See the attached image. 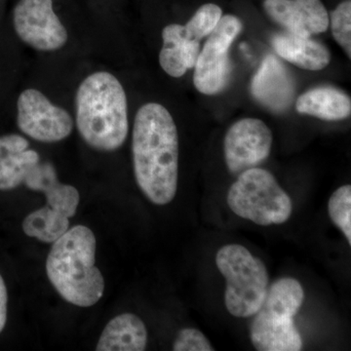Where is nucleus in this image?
<instances>
[{
	"instance_id": "obj_2",
	"label": "nucleus",
	"mask_w": 351,
	"mask_h": 351,
	"mask_svg": "<svg viewBox=\"0 0 351 351\" xmlns=\"http://www.w3.org/2000/svg\"><path fill=\"white\" fill-rule=\"evenodd\" d=\"M97 241L85 226H75L53 244L46 262L51 284L64 301L93 306L105 292V279L96 267Z\"/></svg>"
},
{
	"instance_id": "obj_1",
	"label": "nucleus",
	"mask_w": 351,
	"mask_h": 351,
	"mask_svg": "<svg viewBox=\"0 0 351 351\" xmlns=\"http://www.w3.org/2000/svg\"><path fill=\"white\" fill-rule=\"evenodd\" d=\"M132 152L138 188L154 204L170 203L178 189L179 137L172 115L160 104L138 110Z\"/></svg>"
},
{
	"instance_id": "obj_15",
	"label": "nucleus",
	"mask_w": 351,
	"mask_h": 351,
	"mask_svg": "<svg viewBox=\"0 0 351 351\" xmlns=\"http://www.w3.org/2000/svg\"><path fill=\"white\" fill-rule=\"evenodd\" d=\"M272 46L279 56L306 71H321L331 62V53L326 46L311 38L287 32L274 36Z\"/></svg>"
},
{
	"instance_id": "obj_21",
	"label": "nucleus",
	"mask_w": 351,
	"mask_h": 351,
	"mask_svg": "<svg viewBox=\"0 0 351 351\" xmlns=\"http://www.w3.org/2000/svg\"><path fill=\"white\" fill-rule=\"evenodd\" d=\"M331 29L334 38L351 57V1L345 0L331 14Z\"/></svg>"
},
{
	"instance_id": "obj_16",
	"label": "nucleus",
	"mask_w": 351,
	"mask_h": 351,
	"mask_svg": "<svg viewBox=\"0 0 351 351\" xmlns=\"http://www.w3.org/2000/svg\"><path fill=\"white\" fill-rule=\"evenodd\" d=\"M145 323L135 314L123 313L108 323L101 332L98 351H143L147 348Z\"/></svg>"
},
{
	"instance_id": "obj_6",
	"label": "nucleus",
	"mask_w": 351,
	"mask_h": 351,
	"mask_svg": "<svg viewBox=\"0 0 351 351\" xmlns=\"http://www.w3.org/2000/svg\"><path fill=\"white\" fill-rule=\"evenodd\" d=\"M228 204L240 218L260 226L281 225L293 211L290 196L274 176L256 167L240 173L228 191Z\"/></svg>"
},
{
	"instance_id": "obj_22",
	"label": "nucleus",
	"mask_w": 351,
	"mask_h": 351,
	"mask_svg": "<svg viewBox=\"0 0 351 351\" xmlns=\"http://www.w3.org/2000/svg\"><path fill=\"white\" fill-rule=\"evenodd\" d=\"M175 351H213L206 337L195 328H186L178 334L173 345Z\"/></svg>"
},
{
	"instance_id": "obj_13",
	"label": "nucleus",
	"mask_w": 351,
	"mask_h": 351,
	"mask_svg": "<svg viewBox=\"0 0 351 351\" xmlns=\"http://www.w3.org/2000/svg\"><path fill=\"white\" fill-rule=\"evenodd\" d=\"M39 162L38 152L19 135L0 137V191H11L24 184L25 176Z\"/></svg>"
},
{
	"instance_id": "obj_20",
	"label": "nucleus",
	"mask_w": 351,
	"mask_h": 351,
	"mask_svg": "<svg viewBox=\"0 0 351 351\" xmlns=\"http://www.w3.org/2000/svg\"><path fill=\"white\" fill-rule=\"evenodd\" d=\"M330 218L348 239L351 245V186H341L330 197Z\"/></svg>"
},
{
	"instance_id": "obj_14",
	"label": "nucleus",
	"mask_w": 351,
	"mask_h": 351,
	"mask_svg": "<svg viewBox=\"0 0 351 351\" xmlns=\"http://www.w3.org/2000/svg\"><path fill=\"white\" fill-rule=\"evenodd\" d=\"M163 46L159 64L167 75L179 78L195 68L200 53V41L186 38L184 25H166L162 31Z\"/></svg>"
},
{
	"instance_id": "obj_19",
	"label": "nucleus",
	"mask_w": 351,
	"mask_h": 351,
	"mask_svg": "<svg viewBox=\"0 0 351 351\" xmlns=\"http://www.w3.org/2000/svg\"><path fill=\"white\" fill-rule=\"evenodd\" d=\"M223 17L221 7L213 3L204 4L198 8L195 15L184 25L186 38L200 41L206 38L219 24Z\"/></svg>"
},
{
	"instance_id": "obj_5",
	"label": "nucleus",
	"mask_w": 351,
	"mask_h": 351,
	"mask_svg": "<svg viewBox=\"0 0 351 351\" xmlns=\"http://www.w3.org/2000/svg\"><path fill=\"white\" fill-rule=\"evenodd\" d=\"M216 265L226 280L228 313L239 318L255 315L269 291V272L263 261L242 245L230 244L219 249Z\"/></svg>"
},
{
	"instance_id": "obj_3",
	"label": "nucleus",
	"mask_w": 351,
	"mask_h": 351,
	"mask_svg": "<svg viewBox=\"0 0 351 351\" xmlns=\"http://www.w3.org/2000/svg\"><path fill=\"white\" fill-rule=\"evenodd\" d=\"M76 125L83 140L101 152L119 149L128 135L124 88L107 71L88 76L76 94Z\"/></svg>"
},
{
	"instance_id": "obj_23",
	"label": "nucleus",
	"mask_w": 351,
	"mask_h": 351,
	"mask_svg": "<svg viewBox=\"0 0 351 351\" xmlns=\"http://www.w3.org/2000/svg\"><path fill=\"white\" fill-rule=\"evenodd\" d=\"M8 306V293L3 277L0 274V332L3 331L7 322V307Z\"/></svg>"
},
{
	"instance_id": "obj_8",
	"label": "nucleus",
	"mask_w": 351,
	"mask_h": 351,
	"mask_svg": "<svg viewBox=\"0 0 351 351\" xmlns=\"http://www.w3.org/2000/svg\"><path fill=\"white\" fill-rule=\"evenodd\" d=\"M17 124L25 135L43 143H56L71 135L73 121L64 108L53 105L36 89H27L17 103Z\"/></svg>"
},
{
	"instance_id": "obj_10",
	"label": "nucleus",
	"mask_w": 351,
	"mask_h": 351,
	"mask_svg": "<svg viewBox=\"0 0 351 351\" xmlns=\"http://www.w3.org/2000/svg\"><path fill=\"white\" fill-rule=\"evenodd\" d=\"M272 133L269 126L258 119H243L226 132L223 151L228 170L240 174L256 167L269 156Z\"/></svg>"
},
{
	"instance_id": "obj_17",
	"label": "nucleus",
	"mask_w": 351,
	"mask_h": 351,
	"mask_svg": "<svg viewBox=\"0 0 351 351\" xmlns=\"http://www.w3.org/2000/svg\"><path fill=\"white\" fill-rule=\"evenodd\" d=\"M302 114L311 115L328 121L348 119L351 113L350 97L334 87H317L302 94L295 101Z\"/></svg>"
},
{
	"instance_id": "obj_18",
	"label": "nucleus",
	"mask_w": 351,
	"mask_h": 351,
	"mask_svg": "<svg viewBox=\"0 0 351 351\" xmlns=\"http://www.w3.org/2000/svg\"><path fill=\"white\" fill-rule=\"evenodd\" d=\"M69 218L46 205L32 212L23 221V230L27 237L44 243H54L69 228Z\"/></svg>"
},
{
	"instance_id": "obj_11",
	"label": "nucleus",
	"mask_w": 351,
	"mask_h": 351,
	"mask_svg": "<svg viewBox=\"0 0 351 351\" xmlns=\"http://www.w3.org/2000/svg\"><path fill=\"white\" fill-rule=\"evenodd\" d=\"M263 8L289 34L311 38L326 32L329 14L321 0H265Z\"/></svg>"
},
{
	"instance_id": "obj_4",
	"label": "nucleus",
	"mask_w": 351,
	"mask_h": 351,
	"mask_svg": "<svg viewBox=\"0 0 351 351\" xmlns=\"http://www.w3.org/2000/svg\"><path fill=\"white\" fill-rule=\"evenodd\" d=\"M301 283L293 278H281L267 291L262 306L251 326V341L258 351H299L301 335L294 317L304 302Z\"/></svg>"
},
{
	"instance_id": "obj_7",
	"label": "nucleus",
	"mask_w": 351,
	"mask_h": 351,
	"mask_svg": "<svg viewBox=\"0 0 351 351\" xmlns=\"http://www.w3.org/2000/svg\"><path fill=\"white\" fill-rule=\"evenodd\" d=\"M241 29V21L237 16L226 15L208 36L193 73V83L200 93L218 94L230 82L232 75L230 50Z\"/></svg>"
},
{
	"instance_id": "obj_9",
	"label": "nucleus",
	"mask_w": 351,
	"mask_h": 351,
	"mask_svg": "<svg viewBox=\"0 0 351 351\" xmlns=\"http://www.w3.org/2000/svg\"><path fill=\"white\" fill-rule=\"evenodd\" d=\"M14 27L25 43L39 51H55L68 40V32L53 9L52 0H20Z\"/></svg>"
},
{
	"instance_id": "obj_12",
	"label": "nucleus",
	"mask_w": 351,
	"mask_h": 351,
	"mask_svg": "<svg viewBox=\"0 0 351 351\" xmlns=\"http://www.w3.org/2000/svg\"><path fill=\"white\" fill-rule=\"evenodd\" d=\"M251 89L256 100L265 107L283 112L294 100L295 80L278 58L269 55L254 75Z\"/></svg>"
}]
</instances>
